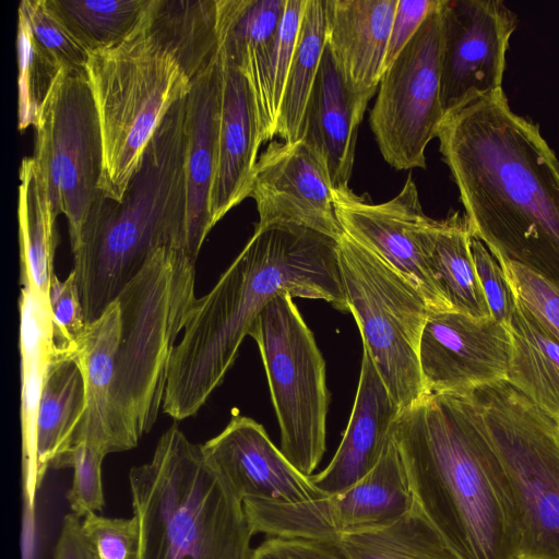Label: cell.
Masks as SVG:
<instances>
[{
    "instance_id": "obj_1",
    "label": "cell",
    "mask_w": 559,
    "mask_h": 559,
    "mask_svg": "<svg viewBox=\"0 0 559 559\" xmlns=\"http://www.w3.org/2000/svg\"><path fill=\"white\" fill-rule=\"evenodd\" d=\"M439 150L473 236L559 286V160L504 93L444 116Z\"/></svg>"
},
{
    "instance_id": "obj_2",
    "label": "cell",
    "mask_w": 559,
    "mask_h": 559,
    "mask_svg": "<svg viewBox=\"0 0 559 559\" xmlns=\"http://www.w3.org/2000/svg\"><path fill=\"white\" fill-rule=\"evenodd\" d=\"M195 261L176 248L158 249L92 323L76 359L85 411L72 444L106 455L136 447L163 407L175 341L195 300Z\"/></svg>"
},
{
    "instance_id": "obj_3",
    "label": "cell",
    "mask_w": 559,
    "mask_h": 559,
    "mask_svg": "<svg viewBox=\"0 0 559 559\" xmlns=\"http://www.w3.org/2000/svg\"><path fill=\"white\" fill-rule=\"evenodd\" d=\"M284 294L348 311L338 241L293 224L255 227L213 288L193 301L169 359L166 406L194 416L224 381L258 314Z\"/></svg>"
},
{
    "instance_id": "obj_4",
    "label": "cell",
    "mask_w": 559,
    "mask_h": 559,
    "mask_svg": "<svg viewBox=\"0 0 559 559\" xmlns=\"http://www.w3.org/2000/svg\"><path fill=\"white\" fill-rule=\"evenodd\" d=\"M392 433L415 503L460 559H522L511 487L472 395L424 394Z\"/></svg>"
},
{
    "instance_id": "obj_5",
    "label": "cell",
    "mask_w": 559,
    "mask_h": 559,
    "mask_svg": "<svg viewBox=\"0 0 559 559\" xmlns=\"http://www.w3.org/2000/svg\"><path fill=\"white\" fill-rule=\"evenodd\" d=\"M186 97L162 120L122 199L102 194L72 249V271L88 324L158 249L185 252Z\"/></svg>"
},
{
    "instance_id": "obj_6",
    "label": "cell",
    "mask_w": 559,
    "mask_h": 559,
    "mask_svg": "<svg viewBox=\"0 0 559 559\" xmlns=\"http://www.w3.org/2000/svg\"><path fill=\"white\" fill-rule=\"evenodd\" d=\"M129 484L138 559H251L242 502L177 425L150 462L131 468Z\"/></svg>"
},
{
    "instance_id": "obj_7",
    "label": "cell",
    "mask_w": 559,
    "mask_h": 559,
    "mask_svg": "<svg viewBox=\"0 0 559 559\" xmlns=\"http://www.w3.org/2000/svg\"><path fill=\"white\" fill-rule=\"evenodd\" d=\"M85 71L103 139L100 191L120 201L148 142L188 95L192 79L143 13L124 39L91 52Z\"/></svg>"
},
{
    "instance_id": "obj_8",
    "label": "cell",
    "mask_w": 559,
    "mask_h": 559,
    "mask_svg": "<svg viewBox=\"0 0 559 559\" xmlns=\"http://www.w3.org/2000/svg\"><path fill=\"white\" fill-rule=\"evenodd\" d=\"M472 397L511 487L522 559H559V426L507 381Z\"/></svg>"
},
{
    "instance_id": "obj_9",
    "label": "cell",
    "mask_w": 559,
    "mask_h": 559,
    "mask_svg": "<svg viewBox=\"0 0 559 559\" xmlns=\"http://www.w3.org/2000/svg\"><path fill=\"white\" fill-rule=\"evenodd\" d=\"M338 264L362 349L403 411L425 394L419 344L431 312L408 280L346 234L338 240Z\"/></svg>"
},
{
    "instance_id": "obj_10",
    "label": "cell",
    "mask_w": 559,
    "mask_h": 559,
    "mask_svg": "<svg viewBox=\"0 0 559 559\" xmlns=\"http://www.w3.org/2000/svg\"><path fill=\"white\" fill-rule=\"evenodd\" d=\"M260 350L281 430V451L311 476L326 444L325 361L290 295L273 298L248 333Z\"/></svg>"
},
{
    "instance_id": "obj_11",
    "label": "cell",
    "mask_w": 559,
    "mask_h": 559,
    "mask_svg": "<svg viewBox=\"0 0 559 559\" xmlns=\"http://www.w3.org/2000/svg\"><path fill=\"white\" fill-rule=\"evenodd\" d=\"M34 129L33 159L52 214L68 221L73 249L103 194V139L86 74L60 71Z\"/></svg>"
},
{
    "instance_id": "obj_12",
    "label": "cell",
    "mask_w": 559,
    "mask_h": 559,
    "mask_svg": "<svg viewBox=\"0 0 559 559\" xmlns=\"http://www.w3.org/2000/svg\"><path fill=\"white\" fill-rule=\"evenodd\" d=\"M442 2L384 71L370 128L397 170L426 168V148L444 119L441 103Z\"/></svg>"
},
{
    "instance_id": "obj_13",
    "label": "cell",
    "mask_w": 559,
    "mask_h": 559,
    "mask_svg": "<svg viewBox=\"0 0 559 559\" xmlns=\"http://www.w3.org/2000/svg\"><path fill=\"white\" fill-rule=\"evenodd\" d=\"M414 504L406 469L392 433L374 467L340 492L296 504L250 503L242 507L253 534L336 540L345 534L391 525Z\"/></svg>"
},
{
    "instance_id": "obj_14",
    "label": "cell",
    "mask_w": 559,
    "mask_h": 559,
    "mask_svg": "<svg viewBox=\"0 0 559 559\" xmlns=\"http://www.w3.org/2000/svg\"><path fill=\"white\" fill-rule=\"evenodd\" d=\"M516 15L500 0H443L441 103L444 114L502 91Z\"/></svg>"
},
{
    "instance_id": "obj_15",
    "label": "cell",
    "mask_w": 559,
    "mask_h": 559,
    "mask_svg": "<svg viewBox=\"0 0 559 559\" xmlns=\"http://www.w3.org/2000/svg\"><path fill=\"white\" fill-rule=\"evenodd\" d=\"M511 337L495 319L457 311L431 312L419 344L425 394L471 396L508 381Z\"/></svg>"
},
{
    "instance_id": "obj_16",
    "label": "cell",
    "mask_w": 559,
    "mask_h": 559,
    "mask_svg": "<svg viewBox=\"0 0 559 559\" xmlns=\"http://www.w3.org/2000/svg\"><path fill=\"white\" fill-rule=\"evenodd\" d=\"M335 209L345 234L408 280L430 312L453 311L443 296L419 240L424 213L415 180L409 175L391 200L373 203L349 187L334 190Z\"/></svg>"
},
{
    "instance_id": "obj_17",
    "label": "cell",
    "mask_w": 559,
    "mask_h": 559,
    "mask_svg": "<svg viewBox=\"0 0 559 559\" xmlns=\"http://www.w3.org/2000/svg\"><path fill=\"white\" fill-rule=\"evenodd\" d=\"M249 197L259 214L255 227L293 224L337 241L345 235L328 169L302 139L269 143L257 162Z\"/></svg>"
},
{
    "instance_id": "obj_18",
    "label": "cell",
    "mask_w": 559,
    "mask_h": 559,
    "mask_svg": "<svg viewBox=\"0 0 559 559\" xmlns=\"http://www.w3.org/2000/svg\"><path fill=\"white\" fill-rule=\"evenodd\" d=\"M207 462L242 502L296 504L326 495L276 448L254 419L233 415L227 426L201 444Z\"/></svg>"
},
{
    "instance_id": "obj_19",
    "label": "cell",
    "mask_w": 559,
    "mask_h": 559,
    "mask_svg": "<svg viewBox=\"0 0 559 559\" xmlns=\"http://www.w3.org/2000/svg\"><path fill=\"white\" fill-rule=\"evenodd\" d=\"M221 106L217 163L211 192L214 227L231 209L250 195L262 144L255 104L246 78L221 53Z\"/></svg>"
},
{
    "instance_id": "obj_20",
    "label": "cell",
    "mask_w": 559,
    "mask_h": 559,
    "mask_svg": "<svg viewBox=\"0 0 559 559\" xmlns=\"http://www.w3.org/2000/svg\"><path fill=\"white\" fill-rule=\"evenodd\" d=\"M221 106V62L218 48L213 60L197 74L186 97V237L185 252L197 261L213 228L211 192L217 163Z\"/></svg>"
},
{
    "instance_id": "obj_21",
    "label": "cell",
    "mask_w": 559,
    "mask_h": 559,
    "mask_svg": "<svg viewBox=\"0 0 559 559\" xmlns=\"http://www.w3.org/2000/svg\"><path fill=\"white\" fill-rule=\"evenodd\" d=\"M400 412L373 361L362 349L347 428L330 464L321 473L310 476L313 485L328 496L348 488L367 475L380 460Z\"/></svg>"
},
{
    "instance_id": "obj_22",
    "label": "cell",
    "mask_w": 559,
    "mask_h": 559,
    "mask_svg": "<svg viewBox=\"0 0 559 559\" xmlns=\"http://www.w3.org/2000/svg\"><path fill=\"white\" fill-rule=\"evenodd\" d=\"M370 99L348 88L325 45L299 139L323 160L334 190L348 187L358 128Z\"/></svg>"
},
{
    "instance_id": "obj_23",
    "label": "cell",
    "mask_w": 559,
    "mask_h": 559,
    "mask_svg": "<svg viewBox=\"0 0 559 559\" xmlns=\"http://www.w3.org/2000/svg\"><path fill=\"white\" fill-rule=\"evenodd\" d=\"M399 0H325L326 47L350 91L372 97Z\"/></svg>"
},
{
    "instance_id": "obj_24",
    "label": "cell",
    "mask_w": 559,
    "mask_h": 559,
    "mask_svg": "<svg viewBox=\"0 0 559 559\" xmlns=\"http://www.w3.org/2000/svg\"><path fill=\"white\" fill-rule=\"evenodd\" d=\"M85 411V384L76 357H53L39 401L32 460L23 468L28 506L49 468L70 449Z\"/></svg>"
},
{
    "instance_id": "obj_25",
    "label": "cell",
    "mask_w": 559,
    "mask_h": 559,
    "mask_svg": "<svg viewBox=\"0 0 559 559\" xmlns=\"http://www.w3.org/2000/svg\"><path fill=\"white\" fill-rule=\"evenodd\" d=\"M473 238L469 222L460 212L442 219L427 216L419 228L430 270L451 309L487 319L491 314L474 264Z\"/></svg>"
},
{
    "instance_id": "obj_26",
    "label": "cell",
    "mask_w": 559,
    "mask_h": 559,
    "mask_svg": "<svg viewBox=\"0 0 559 559\" xmlns=\"http://www.w3.org/2000/svg\"><path fill=\"white\" fill-rule=\"evenodd\" d=\"M508 329L507 382L559 426V342L518 297Z\"/></svg>"
},
{
    "instance_id": "obj_27",
    "label": "cell",
    "mask_w": 559,
    "mask_h": 559,
    "mask_svg": "<svg viewBox=\"0 0 559 559\" xmlns=\"http://www.w3.org/2000/svg\"><path fill=\"white\" fill-rule=\"evenodd\" d=\"M19 238L21 285L49 301L55 251L58 245L56 217L33 157L22 159L19 187Z\"/></svg>"
},
{
    "instance_id": "obj_28",
    "label": "cell",
    "mask_w": 559,
    "mask_h": 559,
    "mask_svg": "<svg viewBox=\"0 0 559 559\" xmlns=\"http://www.w3.org/2000/svg\"><path fill=\"white\" fill-rule=\"evenodd\" d=\"M22 461L25 468L33 455L40 395L55 357L49 301L22 286L20 299Z\"/></svg>"
},
{
    "instance_id": "obj_29",
    "label": "cell",
    "mask_w": 559,
    "mask_h": 559,
    "mask_svg": "<svg viewBox=\"0 0 559 559\" xmlns=\"http://www.w3.org/2000/svg\"><path fill=\"white\" fill-rule=\"evenodd\" d=\"M286 0H216L222 58L246 76L273 41Z\"/></svg>"
},
{
    "instance_id": "obj_30",
    "label": "cell",
    "mask_w": 559,
    "mask_h": 559,
    "mask_svg": "<svg viewBox=\"0 0 559 559\" xmlns=\"http://www.w3.org/2000/svg\"><path fill=\"white\" fill-rule=\"evenodd\" d=\"M325 45V0H307L278 110L276 136L282 141L299 139Z\"/></svg>"
},
{
    "instance_id": "obj_31",
    "label": "cell",
    "mask_w": 559,
    "mask_h": 559,
    "mask_svg": "<svg viewBox=\"0 0 559 559\" xmlns=\"http://www.w3.org/2000/svg\"><path fill=\"white\" fill-rule=\"evenodd\" d=\"M336 540L353 559H460L416 503L391 525Z\"/></svg>"
},
{
    "instance_id": "obj_32",
    "label": "cell",
    "mask_w": 559,
    "mask_h": 559,
    "mask_svg": "<svg viewBox=\"0 0 559 559\" xmlns=\"http://www.w3.org/2000/svg\"><path fill=\"white\" fill-rule=\"evenodd\" d=\"M307 0H286L277 33L250 73L248 81L257 109L261 141L276 136L278 110L298 40Z\"/></svg>"
},
{
    "instance_id": "obj_33",
    "label": "cell",
    "mask_w": 559,
    "mask_h": 559,
    "mask_svg": "<svg viewBox=\"0 0 559 559\" xmlns=\"http://www.w3.org/2000/svg\"><path fill=\"white\" fill-rule=\"evenodd\" d=\"M45 1L52 15L88 53L124 39L148 3V0Z\"/></svg>"
},
{
    "instance_id": "obj_34",
    "label": "cell",
    "mask_w": 559,
    "mask_h": 559,
    "mask_svg": "<svg viewBox=\"0 0 559 559\" xmlns=\"http://www.w3.org/2000/svg\"><path fill=\"white\" fill-rule=\"evenodd\" d=\"M19 130L35 127L40 108L61 69L35 40L25 15L17 10Z\"/></svg>"
},
{
    "instance_id": "obj_35",
    "label": "cell",
    "mask_w": 559,
    "mask_h": 559,
    "mask_svg": "<svg viewBox=\"0 0 559 559\" xmlns=\"http://www.w3.org/2000/svg\"><path fill=\"white\" fill-rule=\"evenodd\" d=\"M49 309L55 357H75L88 323L73 271L63 281L52 275Z\"/></svg>"
},
{
    "instance_id": "obj_36",
    "label": "cell",
    "mask_w": 559,
    "mask_h": 559,
    "mask_svg": "<svg viewBox=\"0 0 559 559\" xmlns=\"http://www.w3.org/2000/svg\"><path fill=\"white\" fill-rule=\"evenodd\" d=\"M105 456L100 450L86 442L76 441L55 466L73 468V481L67 498L72 513L81 519L104 509L102 463Z\"/></svg>"
},
{
    "instance_id": "obj_37",
    "label": "cell",
    "mask_w": 559,
    "mask_h": 559,
    "mask_svg": "<svg viewBox=\"0 0 559 559\" xmlns=\"http://www.w3.org/2000/svg\"><path fill=\"white\" fill-rule=\"evenodd\" d=\"M17 10L25 15L39 47L56 61L61 71L86 74L90 53L52 15L45 0H23Z\"/></svg>"
},
{
    "instance_id": "obj_38",
    "label": "cell",
    "mask_w": 559,
    "mask_h": 559,
    "mask_svg": "<svg viewBox=\"0 0 559 559\" xmlns=\"http://www.w3.org/2000/svg\"><path fill=\"white\" fill-rule=\"evenodd\" d=\"M497 260L515 296L559 342V286L516 262Z\"/></svg>"
},
{
    "instance_id": "obj_39",
    "label": "cell",
    "mask_w": 559,
    "mask_h": 559,
    "mask_svg": "<svg viewBox=\"0 0 559 559\" xmlns=\"http://www.w3.org/2000/svg\"><path fill=\"white\" fill-rule=\"evenodd\" d=\"M82 528L98 559L139 558L140 532L134 515L107 518L92 512L82 518Z\"/></svg>"
},
{
    "instance_id": "obj_40",
    "label": "cell",
    "mask_w": 559,
    "mask_h": 559,
    "mask_svg": "<svg viewBox=\"0 0 559 559\" xmlns=\"http://www.w3.org/2000/svg\"><path fill=\"white\" fill-rule=\"evenodd\" d=\"M472 253L479 284L491 318L509 326L516 306V297L498 260L483 241L472 240Z\"/></svg>"
},
{
    "instance_id": "obj_41",
    "label": "cell",
    "mask_w": 559,
    "mask_h": 559,
    "mask_svg": "<svg viewBox=\"0 0 559 559\" xmlns=\"http://www.w3.org/2000/svg\"><path fill=\"white\" fill-rule=\"evenodd\" d=\"M251 559H353L334 539L267 536Z\"/></svg>"
},
{
    "instance_id": "obj_42",
    "label": "cell",
    "mask_w": 559,
    "mask_h": 559,
    "mask_svg": "<svg viewBox=\"0 0 559 559\" xmlns=\"http://www.w3.org/2000/svg\"><path fill=\"white\" fill-rule=\"evenodd\" d=\"M440 2L441 0H399L389 38L384 71Z\"/></svg>"
},
{
    "instance_id": "obj_43",
    "label": "cell",
    "mask_w": 559,
    "mask_h": 559,
    "mask_svg": "<svg viewBox=\"0 0 559 559\" xmlns=\"http://www.w3.org/2000/svg\"><path fill=\"white\" fill-rule=\"evenodd\" d=\"M53 559H98L82 528L81 518L74 513L67 514L62 520Z\"/></svg>"
}]
</instances>
